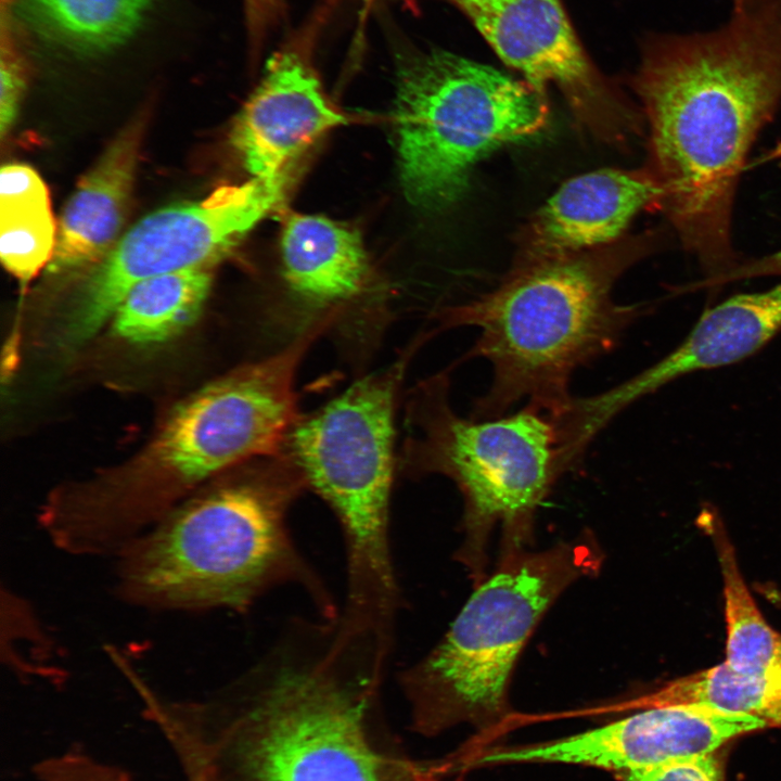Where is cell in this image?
<instances>
[{"mask_svg":"<svg viewBox=\"0 0 781 781\" xmlns=\"http://www.w3.org/2000/svg\"><path fill=\"white\" fill-rule=\"evenodd\" d=\"M730 17L650 42L633 78L649 130L645 168L687 252L735 264L732 207L746 156L781 104V0H731Z\"/></svg>","mask_w":781,"mask_h":781,"instance_id":"obj_1","label":"cell"},{"mask_svg":"<svg viewBox=\"0 0 781 781\" xmlns=\"http://www.w3.org/2000/svg\"><path fill=\"white\" fill-rule=\"evenodd\" d=\"M383 676L333 619L295 620L216 694L174 701L159 729L187 781H385L366 732Z\"/></svg>","mask_w":781,"mask_h":781,"instance_id":"obj_2","label":"cell"},{"mask_svg":"<svg viewBox=\"0 0 781 781\" xmlns=\"http://www.w3.org/2000/svg\"><path fill=\"white\" fill-rule=\"evenodd\" d=\"M305 488L283 450L197 489L111 559L114 597L149 612L242 614L292 585L335 618L340 607L287 524Z\"/></svg>","mask_w":781,"mask_h":781,"instance_id":"obj_3","label":"cell"},{"mask_svg":"<svg viewBox=\"0 0 781 781\" xmlns=\"http://www.w3.org/2000/svg\"><path fill=\"white\" fill-rule=\"evenodd\" d=\"M653 245L651 234L564 257L514 264L491 291L441 313L445 328L479 330L470 357L492 369L472 417H501L520 400L561 417L573 373L616 347L640 315L613 298L617 279Z\"/></svg>","mask_w":781,"mask_h":781,"instance_id":"obj_4","label":"cell"},{"mask_svg":"<svg viewBox=\"0 0 781 781\" xmlns=\"http://www.w3.org/2000/svg\"><path fill=\"white\" fill-rule=\"evenodd\" d=\"M330 323L316 321L281 350L227 373L177 406L140 463L98 482L95 509L104 535L124 546L201 484L281 453L300 419L296 371Z\"/></svg>","mask_w":781,"mask_h":781,"instance_id":"obj_5","label":"cell"},{"mask_svg":"<svg viewBox=\"0 0 781 781\" xmlns=\"http://www.w3.org/2000/svg\"><path fill=\"white\" fill-rule=\"evenodd\" d=\"M414 349L300 418L284 447L342 529L346 589L340 615L348 626L377 636L395 632L401 610L389 529L394 412Z\"/></svg>","mask_w":781,"mask_h":781,"instance_id":"obj_6","label":"cell"},{"mask_svg":"<svg viewBox=\"0 0 781 781\" xmlns=\"http://www.w3.org/2000/svg\"><path fill=\"white\" fill-rule=\"evenodd\" d=\"M600 563L599 550L581 539L504 552L441 640L400 674L423 728L436 732L465 722L486 731L504 720L512 673L530 635L558 597Z\"/></svg>","mask_w":781,"mask_h":781,"instance_id":"obj_7","label":"cell"},{"mask_svg":"<svg viewBox=\"0 0 781 781\" xmlns=\"http://www.w3.org/2000/svg\"><path fill=\"white\" fill-rule=\"evenodd\" d=\"M448 390L440 373L412 393L404 466L456 484L464 503L458 556L479 580L491 530H504V552L523 548L538 507L572 468L556 417L525 404L508 415L465 419L450 406Z\"/></svg>","mask_w":781,"mask_h":781,"instance_id":"obj_8","label":"cell"},{"mask_svg":"<svg viewBox=\"0 0 781 781\" xmlns=\"http://www.w3.org/2000/svg\"><path fill=\"white\" fill-rule=\"evenodd\" d=\"M545 92L527 81L443 51L401 64L395 125L408 201L441 210L466 191L476 163L546 129Z\"/></svg>","mask_w":781,"mask_h":781,"instance_id":"obj_9","label":"cell"},{"mask_svg":"<svg viewBox=\"0 0 781 781\" xmlns=\"http://www.w3.org/2000/svg\"><path fill=\"white\" fill-rule=\"evenodd\" d=\"M285 184L252 178L142 218L120 236L87 279L66 322L65 341L74 345L88 341L112 319L139 282L210 268L282 201Z\"/></svg>","mask_w":781,"mask_h":781,"instance_id":"obj_10","label":"cell"},{"mask_svg":"<svg viewBox=\"0 0 781 781\" xmlns=\"http://www.w3.org/2000/svg\"><path fill=\"white\" fill-rule=\"evenodd\" d=\"M500 59L545 92L563 93L581 130L624 143L641 115L600 77L585 55L559 0H454Z\"/></svg>","mask_w":781,"mask_h":781,"instance_id":"obj_11","label":"cell"},{"mask_svg":"<svg viewBox=\"0 0 781 781\" xmlns=\"http://www.w3.org/2000/svg\"><path fill=\"white\" fill-rule=\"evenodd\" d=\"M763 728L766 724L755 717L706 706H652L571 737L491 748L481 753L475 763L571 764L616 776L713 754L729 740Z\"/></svg>","mask_w":781,"mask_h":781,"instance_id":"obj_12","label":"cell"},{"mask_svg":"<svg viewBox=\"0 0 781 781\" xmlns=\"http://www.w3.org/2000/svg\"><path fill=\"white\" fill-rule=\"evenodd\" d=\"M781 330V283L740 294L705 311L687 338L641 373L599 394L574 397L562 418L572 450L584 456L593 438L625 408L673 380L737 362Z\"/></svg>","mask_w":781,"mask_h":781,"instance_id":"obj_13","label":"cell"},{"mask_svg":"<svg viewBox=\"0 0 781 781\" xmlns=\"http://www.w3.org/2000/svg\"><path fill=\"white\" fill-rule=\"evenodd\" d=\"M344 123L300 56L282 52L269 61L231 139L253 178L286 182L290 166L305 149Z\"/></svg>","mask_w":781,"mask_h":781,"instance_id":"obj_14","label":"cell"},{"mask_svg":"<svg viewBox=\"0 0 781 781\" xmlns=\"http://www.w3.org/2000/svg\"><path fill=\"white\" fill-rule=\"evenodd\" d=\"M655 180L640 169L604 168L569 179L522 229L514 264L564 257L610 245L643 208L656 207Z\"/></svg>","mask_w":781,"mask_h":781,"instance_id":"obj_15","label":"cell"},{"mask_svg":"<svg viewBox=\"0 0 781 781\" xmlns=\"http://www.w3.org/2000/svg\"><path fill=\"white\" fill-rule=\"evenodd\" d=\"M144 127L142 117L126 126L79 181L60 219L50 272L99 264L120 239Z\"/></svg>","mask_w":781,"mask_h":781,"instance_id":"obj_16","label":"cell"},{"mask_svg":"<svg viewBox=\"0 0 781 781\" xmlns=\"http://www.w3.org/2000/svg\"><path fill=\"white\" fill-rule=\"evenodd\" d=\"M281 254L289 286L313 305L348 300L364 286L368 263L361 239L331 219L290 216L282 232Z\"/></svg>","mask_w":781,"mask_h":781,"instance_id":"obj_17","label":"cell"},{"mask_svg":"<svg viewBox=\"0 0 781 781\" xmlns=\"http://www.w3.org/2000/svg\"><path fill=\"white\" fill-rule=\"evenodd\" d=\"M57 228L48 188L29 166L5 165L0 175V257L23 283L48 267Z\"/></svg>","mask_w":781,"mask_h":781,"instance_id":"obj_18","label":"cell"},{"mask_svg":"<svg viewBox=\"0 0 781 781\" xmlns=\"http://www.w3.org/2000/svg\"><path fill=\"white\" fill-rule=\"evenodd\" d=\"M208 267L166 273L136 284L112 317L114 333L132 344L167 342L191 327L207 299Z\"/></svg>","mask_w":781,"mask_h":781,"instance_id":"obj_19","label":"cell"},{"mask_svg":"<svg viewBox=\"0 0 781 781\" xmlns=\"http://www.w3.org/2000/svg\"><path fill=\"white\" fill-rule=\"evenodd\" d=\"M153 0H18L26 23L44 39L94 54L126 41Z\"/></svg>","mask_w":781,"mask_h":781,"instance_id":"obj_20","label":"cell"},{"mask_svg":"<svg viewBox=\"0 0 781 781\" xmlns=\"http://www.w3.org/2000/svg\"><path fill=\"white\" fill-rule=\"evenodd\" d=\"M707 529L724 581L726 662L739 671L781 680V632L767 623L757 607L725 528L710 520Z\"/></svg>","mask_w":781,"mask_h":781,"instance_id":"obj_21","label":"cell"},{"mask_svg":"<svg viewBox=\"0 0 781 781\" xmlns=\"http://www.w3.org/2000/svg\"><path fill=\"white\" fill-rule=\"evenodd\" d=\"M686 704L747 715L767 727H781V680L739 671L725 661L629 702L633 709Z\"/></svg>","mask_w":781,"mask_h":781,"instance_id":"obj_22","label":"cell"},{"mask_svg":"<svg viewBox=\"0 0 781 781\" xmlns=\"http://www.w3.org/2000/svg\"><path fill=\"white\" fill-rule=\"evenodd\" d=\"M2 649L9 668L24 675L44 676L62 671L55 644L31 603L11 589H2Z\"/></svg>","mask_w":781,"mask_h":781,"instance_id":"obj_23","label":"cell"},{"mask_svg":"<svg viewBox=\"0 0 781 781\" xmlns=\"http://www.w3.org/2000/svg\"><path fill=\"white\" fill-rule=\"evenodd\" d=\"M34 773L39 781H131L120 768L78 750L44 758Z\"/></svg>","mask_w":781,"mask_h":781,"instance_id":"obj_24","label":"cell"},{"mask_svg":"<svg viewBox=\"0 0 781 781\" xmlns=\"http://www.w3.org/2000/svg\"><path fill=\"white\" fill-rule=\"evenodd\" d=\"M25 81L24 60L15 44L9 21L2 17L0 40V130L2 136L15 119Z\"/></svg>","mask_w":781,"mask_h":781,"instance_id":"obj_25","label":"cell"},{"mask_svg":"<svg viewBox=\"0 0 781 781\" xmlns=\"http://www.w3.org/2000/svg\"><path fill=\"white\" fill-rule=\"evenodd\" d=\"M615 777L620 781H724L721 765L714 753L681 758Z\"/></svg>","mask_w":781,"mask_h":781,"instance_id":"obj_26","label":"cell"},{"mask_svg":"<svg viewBox=\"0 0 781 781\" xmlns=\"http://www.w3.org/2000/svg\"><path fill=\"white\" fill-rule=\"evenodd\" d=\"M781 274V249L759 260L752 261L745 266L734 269L725 278H741L759 274Z\"/></svg>","mask_w":781,"mask_h":781,"instance_id":"obj_27","label":"cell"},{"mask_svg":"<svg viewBox=\"0 0 781 781\" xmlns=\"http://www.w3.org/2000/svg\"><path fill=\"white\" fill-rule=\"evenodd\" d=\"M253 22L260 21L274 9L277 0H245Z\"/></svg>","mask_w":781,"mask_h":781,"instance_id":"obj_28","label":"cell"},{"mask_svg":"<svg viewBox=\"0 0 781 781\" xmlns=\"http://www.w3.org/2000/svg\"><path fill=\"white\" fill-rule=\"evenodd\" d=\"M413 781H438L431 772L414 771Z\"/></svg>","mask_w":781,"mask_h":781,"instance_id":"obj_29","label":"cell"},{"mask_svg":"<svg viewBox=\"0 0 781 781\" xmlns=\"http://www.w3.org/2000/svg\"><path fill=\"white\" fill-rule=\"evenodd\" d=\"M12 1L13 0H1L2 8H4L5 4L9 5Z\"/></svg>","mask_w":781,"mask_h":781,"instance_id":"obj_30","label":"cell"}]
</instances>
